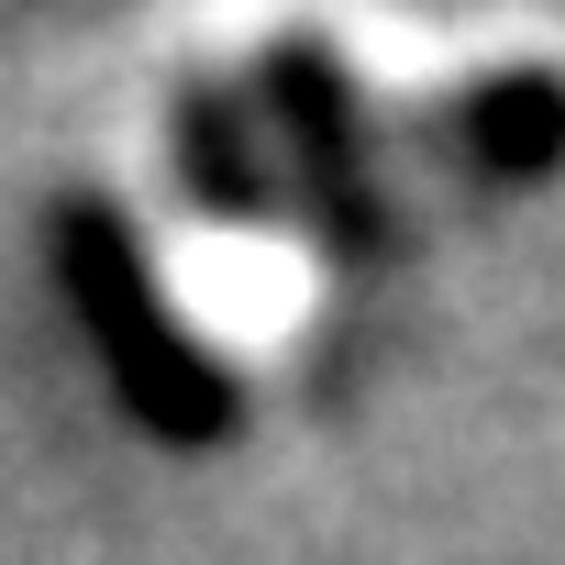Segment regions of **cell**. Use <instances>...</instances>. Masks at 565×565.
I'll list each match as a JSON object with an SVG mask.
<instances>
[{
    "mask_svg": "<svg viewBox=\"0 0 565 565\" xmlns=\"http://www.w3.org/2000/svg\"><path fill=\"white\" fill-rule=\"evenodd\" d=\"M45 255H56V300H67L78 344L100 355V377H111V399L145 422V444H167V455H211V444L244 422V388H233V366L167 311L156 266H145V233L122 222V200H100V189H56V211H45Z\"/></svg>",
    "mask_w": 565,
    "mask_h": 565,
    "instance_id": "cell-1",
    "label": "cell"
},
{
    "mask_svg": "<svg viewBox=\"0 0 565 565\" xmlns=\"http://www.w3.org/2000/svg\"><path fill=\"white\" fill-rule=\"evenodd\" d=\"M255 122L277 145V178H289V222H311L333 244V266H377L399 244V200H388V134L355 89V67L322 34H277L255 56Z\"/></svg>",
    "mask_w": 565,
    "mask_h": 565,
    "instance_id": "cell-2",
    "label": "cell"
},
{
    "mask_svg": "<svg viewBox=\"0 0 565 565\" xmlns=\"http://www.w3.org/2000/svg\"><path fill=\"white\" fill-rule=\"evenodd\" d=\"M167 167H178V200L200 222H233V233H277L289 222V178H277V145L255 122V100L222 78V67H189L167 89Z\"/></svg>",
    "mask_w": 565,
    "mask_h": 565,
    "instance_id": "cell-3",
    "label": "cell"
},
{
    "mask_svg": "<svg viewBox=\"0 0 565 565\" xmlns=\"http://www.w3.org/2000/svg\"><path fill=\"white\" fill-rule=\"evenodd\" d=\"M422 145L477 189H532L565 167V67H488L422 111Z\"/></svg>",
    "mask_w": 565,
    "mask_h": 565,
    "instance_id": "cell-4",
    "label": "cell"
}]
</instances>
